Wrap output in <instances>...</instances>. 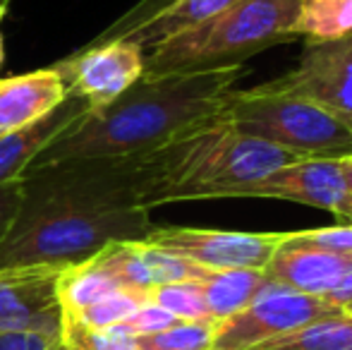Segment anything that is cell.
Returning <instances> with one entry per match:
<instances>
[{"mask_svg": "<svg viewBox=\"0 0 352 350\" xmlns=\"http://www.w3.org/2000/svg\"><path fill=\"white\" fill-rule=\"evenodd\" d=\"M216 322H175L146 336H135L140 350H211Z\"/></svg>", "mask_w": 352, "mask_h": 350, "instance_id": "22", "label": "cell"}, {"mask_svg": "<svg viewBox=\"0 0 352 350\" xmlns=\"http://www.w3.org/2000/svg\"><path fill=\"white\" fill-rule=\"evenodd\" d=\"M192 281L201 285L206 298V307L213 322L232 317L250 300L259 293L266 281V271L261 269H209V266L195 264Z\"/></svg>", "mask_w": 352, "mask_h": 350, "instance_id": "17", "label": "cell"}, {"mask_svg": "<svg viewBox=\"0 0 352 350\" xmlns=\"http://www.w3.org/2000/svg\"><path fill=\"white\" fill-rule=\"evenodd\" d=\"M120 288L122 285L96 259L65 266L60 281H58V298H60L63 314H79L89 305L98 303L101 298Z\"/></svg>", "mask_w": 352, "mask_h": 350, "instance_id": "18", "label": "cell"}, {"mask_svg": "<svg viewBox=\"0 0 352 350\" xmlns=\"http://www.w3.org/2000/svg\"><path fill=\"white\" fill-rule=\"evenodd\" d=\"M148 300L163 307L166 312H170L173 317L182 319V322H206V319H211L204 290L192 278L156 285V288L148 290Z\"/></svg>", "mask_w": 352, "mask_h": 350, "instance_id": "21", "label": "cell"}, {"mask_svg": "<svg viewBox=\"0 0 352 350\" xmlns=\"http://www.w3.org/2000/svg\"><path fill=\"white\" fill-rule=\"evenodd\" d=\"M250 197H271L331 211L340 221L345 209L343 159H295L252 187Z\"/></svg>", "mask_w": 352, "mask_h": 350, "instance_id": "11", "label": "cell"}, {"mask_svg": "<svg viewBox=\"0 0 352 350\" xmlns=\"http://www.w3.org/2000/svg\"><path fill=\"white\" fill-rule=\"evenodd\" d=\"M84 111H89L87 101L74 96V94H67L65 101L56 111L43 116L41 120L0 137V185L3 182L22 180L24 171L32 166V161L36 159L38 151L53 137L60 135L67 125H72Z\"/></svg>", "mask_w": 352, "mask_h": 350, "instance_id": "16", "label": "cell"}, {"mask_svg": "<svg viewBox=\"0 0 352 350\" xmlns=\"http://www.w3.org/2000/svg\"><path fill=\"white\" fill-rule=\"evenodd\" d=\"M67 94V82L56 65L0 80V137L41 120Z\"/></svg>", "mask_w": 352, "mask_h": 350, "instance_id": "15", "label": "cell"}, {"mask_svg": "<svg viewBox=\"0 0 352 350\" xmlns=\"http://www.w3.org/2000/svg\"><path fill=\"white\" fill-rule=\"evenodd\" d=\"M242 75H247L245 65L144 75L111 103L84 111L38 151L27 171L70 159L137 156L161 149L192 127L221 116L228 94Z\"/></svg>", "mask_w": 352, "mask_h": 350, "instance_id": "2", "label": "cell"}, {"mask_svg": "<svg viewBox=\"0 0 352 350\" xmlns=\"http://www.w3.org/2000/svg\"><path fill=\"white\" fill-rule=\"evenodd\" d=\"M65 266L24 264L0 269V336L43 333L60 338L58 281Z\"/></svg>", "mask_w": 352, "mask_h": 350, "instance_id": "8", "label": "cell"}, {"mask_svg": "<svg viewBox=\"0 0 352 350\" xmlns=\"http://www.w3.org/2000/svg\"><path fill=\"white\" fill-rule=\"evenodd\" d=\"M8 5H10V0H0V19L8 12ZM3 58H5V43H3V34H0V67H3Z\"/></svg>", "mask_w": 352, "mask_h": 350, "instance_id": "31", "label": "cell"}, {"mask_svg": "<svg viewBox=\"0 0 352 350\" xmlns=\"http://www.w3.org/2000/svg\"><path fill=\"white\" fill-rule=\"evenodd\" d=\"M300 0H240L226 12L146 51L144 75H182L245 65L247 58L290 43Z\"/></svg>", "mask_w": 352, "mask_h": 350, "instance_id": "4", "label": "cell"}, {"mask_svg": "<svg viewBox=\"0 0 352 350\" xmlns=\"http://www.w3.org/2000/svg\"><path fill=\"white\" fill-rule=\"evenodd\" d=\"M146 53L135 41L98 36L79 53L58 61L67 91L84 98L89 108H101L144 77Z\"/></svg>", "mask_w": 352, "mask_h": 350, "instance_id": "9", "label": "cell"}, {"mask_svg": "<svg viewBox=\"0 0 352 350\" xmlns=\"http://www.w3.org/2000/svg\"><path fill=\"white\" fill-rule=\"evenodd\" d=\"M290 36L336 41L352 36V0H300Z\"/></svg>", "mask_w": 352, "mask_h": 350, "instance_id": "19", "label": "cell"}, {"mask_svg": "<svg viewBox=\"0 0 352 350\" xmlns=\"http://www.w3.org/2000/svg\"><path fill=\"white\" fill-rule=\"evenodd\" d=\"M60 343L56 336L43 333H14V336H0V350H53Z\"/></svg>", "mask_w": 352, "mask_h": 350, "instance_id": "28", "label": "cell"}, {"mask_svg": "<svg viewBox=\"0 0 352 350\" xmlns=\"http://www.w3.org/2000/svg\"><path fill=\"white\" fill-rule=\"evenodd\" d=\"M295 159L269 142L242 135L223 116H216L148 151L142 204L151 211L173 201L250 197L256 182Z\"/></svg>", "mask_w": 352, "mask_h": 350, "instance_id": "3", "label": "cell"}, {"mask_svg": "<svg viewBox=\"0 0 352 350\" xmlns=\"http://www.w3.org/2000/svg\"><path fill=\"white\" fill-rule=\"evenodd\" d=\"M22 201V180L3 182L0 185V243L14 221V214Z\"/></svg>", "mask_w": 352, "mask_h": 350, "instance_id": "27", "label": "cell"}, {"mask_svg": "<svg viewBox=\"0 0 352 350\" xmlns=\"http://www.w3.org/2000/svg\"><path fill=\"white\" fill-rule=\"evenodd\" d=\"M274 82L314 101L352 127V36L307 41L297 65Z\"/></svg>", "mask_w": 352, "mask_h": 350, "instance_id": "10", "label": "cell"}, {"mask_svg": "<svg viewBox=\"0 0 352 350\" xmlns=\"http://www.w3.org/2000/svg\"><path fill=\"white\" fill-rule=\"evenodd\" d=\"M146 154L70 159L22 175V201L0 243V269L74 266L113 243L144 240Z\"/></svg>", "mask_w": 352, "mask_h": 350, "instance_id": "1", "label": "cell"}, {"mask_svg": "<svg viewBox=\"0 0 352 350\" xmlns=\"http://www.w3.org/2000/svg\"><path fill=\"white\" fill-rule=\"evenodd\" d=\"M285 233L153 226L144 243L209 269H266Z\"/></svg>", "mask_w": 352, "mask_h": 350, "instance_id": "7", "label": "cell"}, {"mask_svg": "<svg viewBox=\"0 0 352 350\" xmlns=\"http://www.w3.org/2000/svg\"><path fill=\"white\" fill-rule=\"evenodd\" d=\"M53 350H70V348H65V346H63V343H58V346L53 348Z\"/></svg>", "mask_w": 352, "mask_h": 350, "instance_id": "32", "label": "cell"}, {"mask_svg": "<svg viewBox=\"0 0 352 350\" xmlns=\"http://www.w3.org/2000/svg\"><path fill=\"white\" fill-rule=\"evenodd\" d=\"M175 322H182V319L173 317L170 312L158 307L156 303L146 300L137 312H132L130 317H127L122 324H118V327H120L125 333H130V336H146V333L163 331V329L173 327Z\"/></svg>", "mask_w": 352, "mask_h": 350, "instance_id": "26", "label": "cell"}, {"mask_svg": "<svg viewBox=\"0 0 352 350\" xmlns=\"http://www.w3.org/2000/svg\"><path fill=\"white\" fill-rule=\"evenodd\" d=\"M254 350H352V312L340 309Z\"/></svg>", "mask_w": 352, "mask_h": 350, "instance_id": "20", "label": "cell"}, {"mask_svg": "<svg viewBox=\"0 0 352 350\" xmlns=\"http://www.w3.org/2000/svg\"><path fill=\"white\" fill-rule=\"evenodd\" d=\"M221 116L242 135L269 142L297 159L352 156L348 122L274 80L252 89H232Z\"/></svg>", "mask_w": 352, "mask_h": 350, "instance_id": "5", "label": "cell"}, {"mask_svg": "<svg viewBox=\"0 0 352 350\" xmlns=\"http://www.w3.org/2000/svg\"><path fill=\"white\" fill-rule=\"evenodd\" d=\"M345 312H352V303L348 305V307H345Z\"/></svg>", "mask_w": 352, "mask_h": 350, "instance_id": "33", "label": "cell"}, {"mask_svg": "<svg viewBox=\"0 0 352 350\" xmlns=\"http://www.w3.org/2000/svg\"><path fill=\"white\" fill-rule=\"evenodd\" d=\"M60 343L70 350H140L135 336L125 333L120 327H87L84 322L63 314Z\"/></svg>", "mask_w": 352, "mask_h": 350, "instance_id": "23", "label": "cell"}, {"mask_svg": "<svg viewBox=\"0 0 352 350\" xmlns=\"http://www.w3.org/2000/svg\"><path fill=\"white\" fill-rule=\"evenodd\" d=\"M336 312L340 309L331 307L324 298L292 290L266 276L247 307L216 322L211 350H254Z\"/></svg>", "mask_w": 352, "mask_h": 350, "instance_id": "6", "label": "cell"}, {"mask_svg": "<svg viewBox=\"0 0 352 350\" xmlns=\"http://www.w3.org/2000/svg\"><path fill=\"white\" fill-rule=\"evenodd\" d=\"M237 3L240 0H161V3L144 0L140 8H135L116 27L108 29L103 39L135 41L146 53L166 39L177 36V34L226 12Z\"/></svg>", "mask_w": 352, "mask_h": 350, "instance_id": "12", "label": "cell"}, {"mask_svg": "<svg viewBox=\"0 0 352 350\" xmlns=\"http://www.w3.org/2000/svg\"><path fill=\"white\" fill-rule=\"evenodd\" d=\"M98 264L122 285L132 290H151L170 281H185L195 276V262L170 254L161 248L132 240V243H113L96 254Z\"/></svg>", "mask_w": 352, "mask_h": 350, "instance_id": "13", "label": "cell"}, {"mask_svg": "<svg viewBox=\"0 0 352 350\" xmlns=\"http://www.w3.org/2000/svg\"><path fill=\"white\" fill-rule=\"evenodd\" d=\"M350 264L352 257L348 254L329 252V250L311 248L305 243H292L285 233L280 248L274 252L264 271L271 281H278L287 288L324 298L343 278Z\"/></svg>", "mask_w": 352, "mask_h": 350, "instance_id": "14", "label": "cell"}, {"mask_svg": "<svg viewBox=\"0 0 352 350\" xmlns=\"http://www.w3.org/2000/svg\"><path fill=\"white\" fill-rule=\"evenodd\" d=\"M146 300H148V290L120 288V290H116V293L101 298L98 303L89 305V307L82 309L79 314H65V317H74L87 324V327H96V329L118 327V324L125 322L132 312H137Z\"/></svg>", "mask_w": 352, "mask_h": 350, "instance_id": "24", "label": "cell"}, {"mask_svg": "<svg viewBox=\"0 0 352 350\" xmlns=\"http://www.w3.org/2000/svg\"><path fill=\"white\" fill-rule=\"evenodd\" d=\"M287 240L352 257V226H345V223H336V226H329V228L290 230V233H287Z\"/></svg>", "mask_w": 352, "mask_h": 350, "instance_id": "25", "label": "cell"}, {"mask_svg": "<svg viewBox=\"0 0 352 350\" xmlns=\"http://www.w3.org/2000/svg\"><path fill=\"white\" fill-rule=\"evenodd\" d=\"M343 166H345V185H348V197H345V209H343V216H340L338 223L352 226V156H345Z\"/></svg>", "mask_w": 352, "mask_h": 350, "instance_id": "30", "label": "cell"}, {"mask_svg": "<svg viewBox=\"0 0 352 350\" xmlns=\"http://www.w3.org/2000/svg\"><path fill=\"white\" fill-rule=\"evenodd\" d=\"M324 300L336 309H345L352 303V264L348 266V271L343 274V278L336 283V288L329 295H324Z\"/></svg>", "mask_w": 352, "mask_h": 350, "instance_id": "29", "label": "cell"}]
</instances>
